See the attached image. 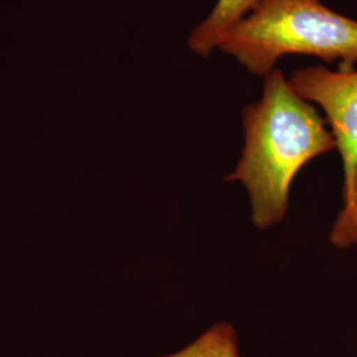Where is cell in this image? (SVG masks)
Returning <instances> with one entry per match:
<instances>
[{"instance_id": "obj_1", "label": "cell", "mask_w": 357, "mask_h": 357, "mask_svg": "<svg viewBox=\"0 0 357 357\" xmlns=\"http://www.w3.org/2000/svg\"><path fill=\"white\" fill-rule=\"evenodd\" d=\"M243 153L227 181L243 184L253 224L268 229L286 215L298 172L335 150L336 142L315 106L299 97L278 69L265 76L261 100L243 109Z\"/></svg>"}, {"instance_id": "obj_2", "label": "cell", "mask_w": 357, "mask_h": 357, "mask_svg": "<svg viewBox=\"0 0 357 357\" xmlns=\"http://www.w3.org/2000/svg\"><path fill=\"white\" fill-rule=\"evenodd\" d=\"M217 50L255 76H266L291 54L339 61L351 69L357 64V20L320 0H262L230 28Z\"/></svg>"}, {"instance_id": "obj_3", "label": "cell", "mask_w": 357, "mask_h": 357, "mask_svg": "<svg viewBox=\"0 0 357 357\" xmlns=\"http://www.w3.org/2000/svg\"><path fill=\"white\" fill-rule=\"evenodd\" d=\"M294 91L326 114L343 165V200L352 190L357 169V70L333 72L324 66H306L289 77Z\"/></svg>"}, {"instance_id": "obj_4", "label": "cell", "mask_w": 357, "mask_h": 357, "mask_svg": "<svg viewBox=\"0 0 357 357\" xmlns=\"http://www.w3.org/2000/svg\"><path fill=\"white\" fill-rule=\"evenodd\" d=\"M262 0H217L204 20L195 26L188 38V48L200 57H209L230 28L240 23Z\"/></svg>"}, {"instance_id": "obj_5", "label": "cell", "mask_w": 357, "mask_h": 357, "mask_svg": "<svg viewBox=\"0 0 357 357\" xmlns=\"http://www.w3.org/2000/svg\"><path fill=\"white\" fill-rule=\"evenodd\" d=\"M159 357H241L237 332L229 321H218L196 340L166 356Z\"/></svg>"}, {"instance_id": "obj_6", "label": "cell", "mask_w": 357, "mask_h": 357, "mask_svg": "<svg viewBox=\"0 0 357 357\" xmlns=\"http://www.w3.org/2000/svg\"><path fill=\"white\" fill-rule=\"evenodd\" d=\"M330 243L342 250L357 243V169L352 190L343 200V206L332 225Z\"/></svg>"}]
</instances>
